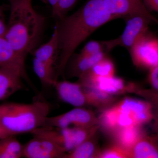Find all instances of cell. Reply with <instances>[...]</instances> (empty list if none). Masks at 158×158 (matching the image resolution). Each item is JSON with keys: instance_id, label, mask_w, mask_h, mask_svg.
Masks as SVG:
<instances>
[{"instance_id": "6da1fadb", "label": "cell", "mask_w": 158, "mask_h": 158, "mask_svg": "<svg viewBox=\"0 0 158 158\" xmlns=\"http://www.w3.org/2000/svg\"><path fill=\"white\" fill-rule=\"evenodd\" d=\"M107 11L103 0H87L77 11L57 21L59 56L55 69V80L64 76L65 66L80 44L98 29L117 19Z\"/></svg>"}, {"instance_id": "7a4b0ae2", "label": "cell", "mask_w": 158, "mask_h": 158, "mask_svg": "<svg viewBox=\"0 0 158 158\" xmlns=\"http://www.w3.org/2000/svg\"><path fill=\"white\" fill-rule=\"evenodd\" d=\"M33 0H9L10 13L4 37L17 54L26 59L35 50L45 24Z\"/></svg>"}, {"instance_id": "3957f363", "label": "cell", "mask_w": 158, "mask_h": 158, "mask_svg": "<svg viewBox=\"0 0 158 158\" xmlns=\"http://www.w3.org/2000/svg\"><path fill=\"white\" fill-rule=\"evenodd\" d=\"M52 110L42 98L28 103L8 102L0 105V127L7 136L31 133L44 126Z\"/></svg>"}, {"instance_id": "277c9868", "label": "cell", "mask_w": 158, "mask_h": 158, "mask_svg": "<svg viewBox=\"0 0 158 158\" xmlns=\"http://www.w3.org/2000/svg\"><path fill=\"white\" fill-rule=\"evenodd\" d=\"M123 19L125 22L126 25L122 34L115 39L103 40L107 53L118 46L129 50L138 40L148 32L149 24L152 22L148 18L141 14L129 15Z\"/></svg>"}, {"instance_id": "5b68a950", "label": "cell", "mask_w": 158, "mask_h": 158, "mask_svg": "<svg viewBox=\"0 0 158 158\" xmlns=\"http://www.w3.org/2000/svg\"><path fill=\"white\" fill-rule=\"evenodd\" d=\"M134 65L150 69L158 65V38L147 32L129 50Z\"/></svg>"}, {"instance_id": "8992f818", "label": "cell", "mask_w": 158, "mask_h": 158, "mask_svg": "<svg viewBox=\"0 0 158 158\" xmlns=\"http://www.w3.org/2000/svg\"><path fill=\"white\" fill-rule=\"evenodd\" d=\"M99 125L92 111L83 107L75 109L58 116H48L43 126L65 128L68 127H90Z\"/></svg>"}, {"instance_id": "52a82bcc", "label": "cell", "mask_w": 158, "mask_h": 158, "mask_svg": "<svg viewBox=\"0 0 158 158\" xmlns=\"http://www.w3.org/2000/svg\"><path fill=\"white\" fill-rule=\"evenodd\" d=\"M113 105L118 111L131 118L138 126L148 123L153 119L152 105L149 102L126 98Z\"/></svg>"}, {"instance_id": "ba28073f", "label": "cell", "mask_w": 158, "mask_h": 158, "mask_svg": "<svg viewBox=\"0 0 158 158\" xmlns=\"http://www.w3.org/2000/svg\"><path fill=\"white\" fill-rule=\"evenodd\" d=\"M23 80L34 88L27 73L14 67H0V101L24 89Z\"/></svg>"}, {"instance_id": "9c48e42d", "label": "cell", "mask_w": 158, "mask_h": 158, "mask_svg": "<svg viewBox=\"0 0 158 158\" xmlns=\"http://www.w3.org/2000/svg\"><path fill=\"white\" fill-rule=\"evenodd\" d=\"M23 147V157L27 158H63L66 154L60 148L48 139L33 135Z\"/></svg>"}, {"instance_id": "30bf717a", "label": "cell", "mask_w": 158, "mask_h": 158, "mask_svg": "<svg viewBox=\"0 0 158 158\" xmlns=\"http://www.w3.org/2000/svg\"><path fill=\"white\" fill-rule=\"evenodd\" d=\"M106 10L117 19L131 14H141L158 24V19L148 11L142 0H103Z\"/></svg>"}, {"instance_id": "8fae6325", "label": "cell", "mask_w": 158, "mask_h": 158, "mask_svg": "<svg viewBox=\"0 0 158 158\" xmlns=\"http://www.w3.org/2000/svg\"><path fill=\"white\" fill-rule=\"evenodd\" d=\"M52 141L64 152H70L77 147L73 127L61 128L43 126L31 133Z\"/></svg>"}, {"instance_id": "7c38bea8", "label": "cell", "mask_w": 158, "mask_h": 158, "mask_svg": "<svg viewBox=\"0 0 158 158\" xmlns=\"http://www.w3.org/2000/svg\"><path fill=\"white\" fill-rule=\"evenodd\" d=\"M53 87L59 98L64 102L75 107H83L88 105L84 88L79 82L74 83L65 80H58Z\"/></svg>"}, {"instance_id": "4fadbf2b", "label": "cell", "mask_w": 158, "mask_h": 158, "mask_svg": "<svg viewBox=\"0 0 158 158\" xmlns=\"http://www.w3.org/2000/svg\"><path fill=\"white\" fill-rule=\"evenodd\" d=\"M107 53L102 52L91 56L74 53L68 60L65 66V73L69 77H80L90 70L98 62L105 58Z\"/></svg>"}, {"instance_id": "5bb4252c", "label": "cell", "mask_w": 158, "mask_h": 158, "mask_svg": "<svg viewBox=\"0 0 158 158\" xmlns=\"http://www.w3.org/2000/svg\"><path fill=\"white\" fill-rule=\"evenodd\" d=\"M81 84L83 87L98 88L112 95L127 92H134L137 86L134 83L127 84L123 79L115 76L101 78Z\"/></svg>"}, {"instance_id": "9a60e30c", "label": "cell", "mask_w": 158, "mask_h": 158, "mask_svg": "<svg viewBox=\"0 0 158 158\" xmlns=\"http://www.w3.org/2000/svg\"><path fill=\"white\" fill-rule=\"evenodd\" d=\"M32 52L34 58L55 68L59 56V38L56 27L49 40Z\"/></svg>"}, {"instance_id": "2e32d148", "label": "cell", "mask_w": 158, "mask_h": 158, "mask_svg": "<svg viewBox=\"0 0 158 158\" xmlns=\"http://www.w3.org/2000/svg\"><path fill=\"white\" fill-rule=\"evenodd\" d=\"M25 61V58L17 54L5 37H0V67H14L27 73Z\"/></svg>"}, {"instance_id": "e0dca14e", "label": "cell", "mask_w": 158, "mask_h": 158, "mask_svg": "<svg viewBox=\"0 0 158 158\" xmlns=\"http://www.w3.org/2000/svg\"><path fill=\"white\" fill-rule=\"evenodd\" d=\"M144 134L141 126H133L119 129L112 135L115 141V144L128 152Z\"/></svg>"}, {"instance_id": "ac0fdd59", "label": "cell", "mask_w": 158, "mask_h": 158, "mask_svg": "<svg viewBox=\"0 0 158 158\" xmlns=\"http://www.w3.org/2000/svg\"><path fill=\"white\" fill-rule=\"evenodd\" d=\"M115 72L114 63L107 56L79 77V82L84 83L101 78L110 77L114 76Z\"/></svg>"}, {"instance_id": "d6986e66", "label": "cell", "mask_w": 158, "mask_h": 158, "mask_svg": "<svg viewBox=\"0 0 158 158\" xmlns=\"http://www.w3.org/2000/svg\"><path fill=\"white\" fill-rule=\"evenodd\" d=\"M129 158H158V149L151 136L145 134L128 152Z\"/></svg>"}, {"instance_id": "ffe728a7", "label": "cell", "mask_w": 158, "mask_h": 158, "mask_svg": "<svg viewBox=\"0 0 158 158\" xmlns=\"http://www.w3.org/2000/svg\"><path fill=\"white\" fill-rule=\"evenodd\" d=\"M83 87V86H82ZM88 105L94 106L103 110L110 107L115 102L113 95L93 87H84Z\"/></svg>"}, {"instance_id": "44dd1931", "label": "cell", "mask_w": 158, "mask_h": 158, "mask_svg": "<svg viewBox=\"0 0 158 158\" xmlns=\"http://www.w3.org/2000/svg\"><path fill=\"white\" fill-rule=\"evenodd\" d=\"M96 135L84 141L73 150L67 153L63 158H98L100 150L98 149Z\"/></svg>"}, {"instance_id": "7402d4cb", "label": "cell", "mask_w": 158, "mask_h": 158, "mask_svg": "<svg viewBox=\"0 0 158 158\" xmlns=\"http://www.w3.org/2000/svg\"><path fill=\"white\" fill-rule=\"evenodd\" d=\"M23 147L15 136L0 138V158L22 157Z\"/></svg>"}, {"instance_id": "603a6c76", "label": "cell", "mask_w": 158, "mask_h": 158, "mask_svg": "<svg viewBox=\"0 0 158 158\" xmlns=\"http://www.w3.org/2000/svg\"><path fill=\"white\" fill-rule=\"evenodd\" d=\"M33 69L41 84L46 87H53L55 81V69L40 61L33 59Z\"/></svg>"}, {"instance_id": "cb8c5ba5", "label": "cell", "mask_w": 158, "mask_h": 158, "mask_svg": "<svg viewBox=\"0 0 158 158\" xmlns=\"http://www.w3.org/2000/svg\"><path fill=\"white\" fill-rule=\"evenodd\" d=\"M79 0H59L56 8L52 11V15L58 21L68 15V12L73 9Z\"/></svg>"}, {"instance_id": "d4e9b609", "label": "cell", "mask_w": 158, "mask_h": 158, "mask_svg": "<svg viewBox=\"0 0 158 158\" xmlns=\"http://www.w3.org/2000/svg\"><path fill=\"white\" fill-rule=\"evenodd\" d=\"M98 158H129L128 152L116 144L100 151Z\"/></svg>"}, {"instance_id": "484cf974", "label": "cell", "mask_w": 158, "mask_h": 158, "mask_svg": "<svg viewBox=\"0 0 158 158\" xmlns=\"http://www.w3.org/2000/svg\"><path fill=\"white\" fill-rule=\"evenodd\" d=\"M102 52H106L103 40H91L85 44L80 53L85 56H91Z\"/></svg>"}, {"instance_id": "4316f807", "label": "cell", "mask_w": 158, "mask_h": 158, "mask_svg": "<svg viewBox=\"0 0 158 158\" xmlns=\"http://www.w3.org/2000/svg\"><path fill=\"white\" fill-rule=\"evenodd\" d=\"M135 93L143 97L155 107H158V91L154 89H141L138 88Z\"/></svg>"}, {"instance_id": "83f0119b", "label": "cell", "mask_w": 158, "mask_h": 158, "mask_svg": "<svg viewBox=\"0 0 158 158\" xmlns=\"http://www.w3.org/2000/svg\"><path fill=\"white\" fill-rule=\"evenodd\" d=\"M148 80L152 89L158 91V65L150 69Z\"/></svg>"}, {"instance_id": "f1b7e54d", "label": "cell", "mask_w": 158, "mask_h": 158, "mask_svg": "<svg viewBox=\"0 0 158 158\" xmlns=\"http://www.w3.org/2000/svg\"><path fill=\"white\" fill-rule=\"evenodd\" d=\"M144 6L149 12L155 11L158 14V0H142Z\"/></svg>"}, {"instance_id": "f546056e", "label": "cell", "mask_w": 158, "mask_h": 158, "mask_svg": "<svg viewBox=\"0 0 158 158\" xmlns=\"http://www.w3.org/2000/svg\"><path fill=\"white\" fill-rule=\"evenodd\" d=\"M7 24L4 18V10L3 7L0 6V37H4L6 33Z\"/></svg>"}, {"instance_id": "4dcf8cb0", "label": "cell", "mask_w": 158, "mask_h": 158, "mask_svg": "<svg viewBox=\"0 0 158 158\" xmlns=\"http://www.w3.org/2000/svg\"><path fill=\"white\" fill-rule=\"evenodd\" d=\"M41 1L46 4L49 5L52 7V11L56 8L59 0H41Z\"/></svg>"}, {"instance_id": "1f68e13d", "label": "cell", "mask_w": 158, "mask_h": 158, "mask_svg": "<svg viewBox=\"0 0 158 158\" xmlns=\"http://www.w3.org/2000/svg\"><path fill=\"white\" fill-rule=\"evenodd\" d=\"M153 116L154 122L158 123V107H156L155 110H153Z\"/></svg>"}, {"instance_id": "d6a6232c", "label": "cell", "mask_w": 158, "mask_h": 158, "mask_svg": "<svg viewBox=\"0 0 158 158\" xmlns=\"http://www.w3.org/2000/svg\"><path fill=\"white\" fill-rule=\"evenodd\" d=\"M152 139L158 149V135H156L151 136Z\"/></svg>"}, {"instance_id": "836d02e7", "label": "cell", "mask_w": 158, "mask_h": 158, "mask_svg": "<svg viewBox=\"0 0 158 158\" xmlns=\"http://www.w3.org/2000/svg\"><path fill=\"white\" fill-rule=\"evenodd\" d=\"M8 137L6 135V133L4 132V131L2 129V128L0 127V138H5V137Z\"/></svg>"}, {"instance_id": "e575fe53", "label": "cell", "mask_w": 158, "mask_h": 158, "mask_svg": "<svg viewBox=\"0 0 158 158\" xmlns=\"http://www.w3.org/2000/svg\"><path fill=\"white\" fill-rule=\"evenodd\" d=\"M154 128L156 133L158 135V123H154Z\"/></svg>"}, {"instance_id": "d590c367", "label": "cell", "mask_w": 158, "mask_h": 158, "mask_svg": "<svg viewBox=\"0 0 158 158\" xmlns=\"http://www.w3.org/2000/svg\"><path fill=\"white\" fill-rule=\"evenodd\" d=\"M158 26V24L157 25Z\"/></svg>"}]
</instances>
